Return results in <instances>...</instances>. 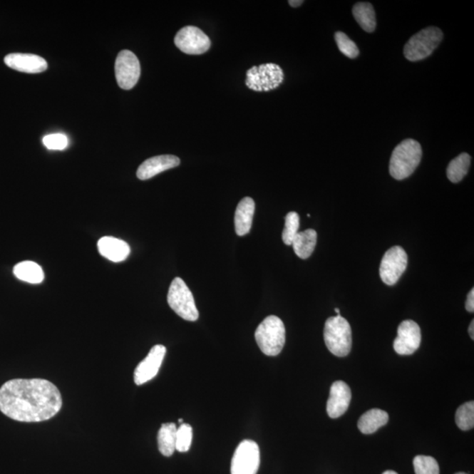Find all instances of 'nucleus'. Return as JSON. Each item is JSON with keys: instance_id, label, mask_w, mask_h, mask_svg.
I'll list each match as a JSON object with an SVG mask.
<instances>
[{"instance_id": "obj_1", "label": "nucleus", "mask_w": 474, "mask_h": 474, "mask_svg": "<svg viewBox=\"0 0 474 474\" xmlns=\"http://www.w3.org/2000/svg\"><path fill=\"white\" fill-rule=\"evenodd\" d=\"M59 389L44 378H14L0 388V411L21 423H41L62 408Z\"/></svg>"}, {"instance_id": "obj_2", "label": "nucleus", "mask_w": 474, "mask_h": 474, "mask_svg": "<svg viewBox=\"0 0 474 474\" xmlns=\"http://www.w3.org/2000/svg\"><path fill=\"white\" fill-rule=\"evenodd\" d=\"M423 150L414 139L398 144L390 159L389 172L394 180H403L411 176L422 160Z\"/></svg>"}, {"instance_id": "obj_3", "label": "nucleus", "mask_w": 474, "mask_h": 474, "mask_svg": "<svg viewBox=\"0 0 474 474\" xmlns=\"http://www.w3.org/2000/svg\"><path fill=\"white\" fill-rule=\"evenodd\" d=\"M255 339L264 354L279 355L286 344V328L282 320L276 316L265 318L257 329Z\"/></svg>"}, {"instance_id": "obj_4", "label": "nucleus", "mask_w": 474, "mask_h": 474, "mask_svg": "<svg viewBox=\"0 0 474 474\" xmlns=\"http://www.w3.org/2000/svg\"><path fill=\"white\" fill-rule=\"evenodd\" d=\"M324 341L332 354L346 356L352 346V332L350 324L339 316L329 317L325 322Z\"/></svg>"}, {"instance_id": "obj_5", "label": "nucleus", "mask_w": 474, "mask_h": 474, "mask_svg": "<svg viewBox=\"0 0 474 474\" xmlns=\"http://www.w3.org/2000/svg\"><path fill=\"white\" fill-rule=\"evenodd\" d=\"M443 37L442 30L436 26H428L421 30L406 43L405 58L411 62L427 58L441 43Z\"/></svg>"}, {"instance_id": "obj_6", "label": "nucleus", "mask_w": 474, "mask_h": 474, "mask_svg": "<svg viewBox=\"0 0 474 474\" xmlns=\"http://www.w3.org/2000/svg\"><path fill=\"white\" fill-rule=\"evenodd\" d=\"M168 304L178 316L185 321H195L199 318L195 298L191 290L180 278H175L170 284L168 297Z\"/></svg>"}, {"instance_id": "obj_7", "label": "nucleus", "mask_w": 474, "mask_h": 474, "mask_svg": "<svg viewBox=\"0 0 474 474\" xmlns=\"http://www.w3.org/2000/svg\"><path fill=\"white\" fill-rule=\"evenodd\" d=\"M284 73L282 68L274 63L254 66L247 71L246 86L256 92H269L282 85Z\"/></svg>"}, {"instance_id": "obj_8", "label": "nucleus", "mask_w": 474, "mask_h": 474, "mask_svg": "<svg viewBox=\"0 0 474 474\" xmlns=\"http://www.w3.org/2000/svg\"><path fill=\"white\" fill-rule=\"evenodd\" d=\"M260 465V450L256 442L244 440L235 451L231 474H257Z\"/></svg>"}, {"instance_id": "obj_9", "label": "nucleus", "mask_w": 474, "mask_h": 474, "mask_svg": "<svg viewBox=\"0 0 474 474\" xmlns=\"http://www.w3.org/2000/svg\"><path fill=\"white\" fill-rule=\"evenodd\" d=\"M408 262V254L401 246L386 250L379 267L382 282L388 286L396 284L407 269Z\"/></svg>"}, {"instance_id": "obj_10", "label": "nucleus", "mask_w": 474, "mask_h": 474, "mask_svg": "<svg viewBox=\"0 0 474 474\" xmlns=\"http://www.w3.org/2000/svg\"><path fill=\"white\" fill-rule=\"evenodd\" d=\"M141 75V66L134 53L123 51L115 61V78L123 90H131L138 83Z\"/></svg>"}, {"instance_id": "obj_11", "label": "nucleus", "mask_w": 474, "mask_h": 474, "mask_svg": "<svg viewBox=\"0 0 474 474\" xmlns=\"http://www.w3.org/2000/svg\"><path fill=\"white\" fill-rule=\"evenodd\" d=\"M176 46L188 55H202L211 47V41L202 30L188 26L177 32L174 39Z\"/></svg>"}, {"instance_id": "obj_12", "label": "nucleus", "mask_w": 474, "mask_h": 474, "mask_svg": "<svg viewBox=\"0 0 474 474\" xmlns=\"http://www.w3.org/2000/svg\"><path fill=\"white\" fill-rule=\"evenodd\" d=\"M422 342L419 325L412 320L401 322L398 328V336L393 341V349L400 355H411L418 350Z\"/></svg>"}, {"instance_id": "obj_13", "label": "nucleus", "mask_w": 474, "mask_h": 474, "mask_svg": "<svg viewBox=\"0 0 474 474\" xmlns=\"http://www.w3.org/2000/svg\"><path fill=\"white\" fill-rule=\"evenodd\" d=\"M165 354L166 348L164 345L157 344L151 348L149 354L135 368L134 381L136 385L145 384L157 376Z\"/></svg>"}, {"instance_id": "obj_14", "label": "nucleus", "mask_w": 474, "mask_h": 474, "mask_svg": "<svg viewBox=\"0 0 474 474\" xmlns=\"http://www.w3.org/2000/svg\"><path fill=\"white\" fill-rule=\"evenodd\" d=\"M351 401L350 386L344 381L334 382L327 403V413L333 419L339 418L347 411Z\"/></svg>"}, {"instance_id": "obj_15", "label": "nucleus", "mask_w": 474, "mask_h": 474, "mask_svg": "<svg viewBox=\"0 0 474 474\" xmlns=\"http://www.w3.org/2000/svg\"><path fill=\"white\" fill-rule=\"evenodd\" d=\"M4 61L11 69L25 73H41L48 69L46 60L37 55L13 53L7 55Z\"/></svg>"}, {"instance_id": "obj_16", "label": "nucleus", "mask_w": 474, "mask_h": 474, "mask_svg": "<svg viewBox=\"0 0 474 474\" xmlns=\"http://www.w3.org/2000/svg\"><path fill=\"white\" fill-rule=\"evenodd\" d=\"M180 164V158L176 155H158V157L151 158L144 161L139 166L136 176L141 180H150V178L165 172V170L175 168Z\"/></svg>"}, {"instance_id": "obj_17", "label": "nucleus", "mask_w": 474, "mask_h": 474, "mask_svg": "<svg viewBox=\"0 0 474 474\" xmlns=\"http://www.w3.org/2000/svg\"><path fill=\"white\" fill-rule=\"evenodd\" d=\"M98 249L101 256L115 263L127 259L130 254V245L126 242L112 237H102L98 242Z\"/></svg>"}, {"instance_id": "obj_18", "label": "nucleus", "mask_w": 474, "mask_h": 474, "mask_svg": "<svg viewBox=\"0 0 474 474\" xmlns=\"http://www.w3.org/2000/svg\"><path fill=\"white\" fill-rule=\"evenodd\" d=\"M255 213V202L249 197L239 202L235 214V227L239 237H244L252 230L253 215Z\"/></svg>"}, {"instance_id": "obj_19", "label": "nucleus", "mask_w": 474, "mask_h": 474, "mask_svg": "<svg viewBox=\"0 0 474 474\" xmlns=\"http://www.w3.org/2000/svg\"><path fill=\"white\" fill-rule=\"evenodd\" d=\"M389 416L388 413L381 409L373 408L367 411L360 417L358 422L359 431L363 434H373L379 428L386 426L388 423Z\"/></svg>"}, {"instance_id": "obj_20", "label": "nucleus", "mask_w": 474, "mask_h": 474, "mask_svg": "<svg viewBox=\"0 0 474 474\" xmlns=\"http://www.w3.org/2000/svg\"><path fill=\"white\" fill-rule=\"evenodd\" d=\"M317 242L316 231L312 229L298 232L292 245L295 254L302 259H306L312 255Z\"/></svg>"}, {"instance_id": "obj_21", "label": "nucleus", "mask_w": 474, "mask_h": 474, "mask_svg": "<svg viewBox=\"0 0 474 474\" xmlns=\"http://www.w3.org/2000/svg\"><path fill=\"white\" fill-rule=\"evenodd\" d=\"M14 274L22 282L30 284H40L44 279L43 269L32 261H24L15 265Z\"/></svg>"}, {"instance_id": "obj_22", "label": "nucleus", "mask_w": 474, "mask_h": 474, "mask_svg": "<svg viewBox=\"0 0 474 474\" xmlns=\"http://www.w3.org/2000/svg\"><path fill=\"white\" fill-rule=\"evenodd\" d=\"M177 428L175 423H168L162 424L158 431V450L165 457L172 456L176 450Z\"/></svg>"}, {"instance_id": "obj_23", "label": "nucleus", "mask_w": 474, "mask_h": 474, "mask_svg": "<svg viewBox=\"0 0 474 474\" xmlns=\"http://www.w3.org/2000/svg\"><path fill=\"white\" fill-rule=\"evenodd\" d=\"M355 20L367 33L374 32L376 29V14L371 4L367 2L356 3L352 9Z\"/></svg>"}, {"instance_id": "obj_24", "label": "nucleus", "mask_w": 474, "mask_h": 474, "mask_svg": "<svg viewBox=\"0 0 474 474\" xmlns=\"http://www.w3.org/2000/svg\"><path fill=\"white\" fill-rule=\"evenodd\" d=\"M470 165H471V157L468 153H462L454 158L447 167V177L453 183H458L468 174Z\"/></svg>"}, {"instance_id": "obj_25", "label": "nucleus", "mask_w": 474, "mask_h": 474, "mask_svg": "<svg viewBox=\"0 0 474 474\" xmlns=\"http://www.w3.org/2000/svg\"><path fill=\"white\" fill-rule=\"evenodd\" d=\"M455 422L461 431H470L474 426V401H468L458 408Z\"/></svg>"}, {"instance_id": "obj_26", "label": "nucleus", "mask_w": 474, "mask_h": 474, "mask_svg": "<svg viewBox=\"0 0 474 474\" xmlns=\"http://www.w3.org/2000/svg\"><path fill=\"white\" fill-rule=\"evenodd\" d=\"M416 474H440L438 463L434 458L418 455L413 461Z\"/></svg>"}, {"instance_id": "obj_27", "label": "nucleus", "mask_w": 474, "mask_h": 474, "mask_svg": "<svg viewBox=\"0 0 474 474\" xmlns=\"http://www.w3.org/2000/svg\"><path fill=\"white\" fill-rule=\"evenodd\" d=\"M299 216L295 212H290L286 216V222L282 233V240L286 245H292V242L299 232Z\"/></svg>"}, {"instance_id": "obj_28", "label": "nucleus", "mask_w": 474, "mask_h": 474, "mask_svg": "<svg viewBox=\"0 0 474 474\" xmlns=\"http://www.w3.org/2000/svg\"><path fill=\"white\" fill-rule=\"evenodd\" d=\"M335 39L336 41L337 47L339 51L343 53L347 58L354 59L358 58L359 55V49L356 46L354 41L350 39L343 32H336L335 34Z\"/></svg>"}, {"instance_id": "obj_29", "label": "nucleus", "mask_w": 474, "mask_h": 474, "mask_svg": "<svg viewBox=\"0 0 474 474\" xmlns=\"http://www.w3.org/2000/svg\"><path fill=\"white\" fill-rule=\"evenodd\" d=\"M192 441V428L190 424L182 423L177 428L176 450L187 453L191 447Z\"/></svg>"}, {"instance_id": "obj_30", "label": "nucleus", "mask_w": 474, "mask_h": 474, "mask_svg": "<svg viewBox=\"0 0 474 474\" xmlns=\"http://www.w3.org/2000/svg\"><path fill=\"white\" fill-rule=\"evenodd\" d=\"M68 138L63 134H52L45 136L43 144L51 150H63L68 147Z\"/></svg>"}, {"instance_id": "obj_31", "label": "nucleus", "mask_w": 474, "mask_h": 474, "mask_svg": "<svg viewBox=\"0 0 474 474\" xmlns=\"http://www.w3.org/2000/svg\"><path fill=\"white\" fill-rule=\"evenodd\" d=\"M465 309L470 313L474 312V289L469 292L468 295V299H466L465 302Z\"/></svg>"}, {"instance_id": "obj_32", "label": "nucleus", "mask_w": 474, "mask_h": 474, "mask_svg": "<svg viewBox=\"0 0 474 474\" xmlns=\"http://www.w3.org/2000/svg\"><path fill=\"white\" fill-rule=\"evenodd\" d=\"M468 331H469L470 337H471V339L473 340L474 339V321L473 320L471 321V324H470Z\"/></svg>"}, {"instance_id": "obj_33", "label": "nucleus", "mask_w": 474, "mask_h": 474, "mask_svg": "<svg viewBox=\"0 0 474 474\" xmlns=\"http://www.w3.org/2000/svg\"><path fill=\"white\" fill-rule=\"evenodd\" d=\"M288 3L290 4L291 6L298 7V6L302 5L303 1H302V0H298V1H295V0H294V1H293V0H290V1H288Z\"/></svg>"}, {"instance_id": "obj_34", "label": "nucleus", "mask_w": 474, "mask_h": 474, "mask_svg": "<svg viewBox=\"0 0 474 474\" xmlns=\"http://www.w3.org/2000/svg\"><path fill=\"white\" fill-rule=\"evenodd\" d=\"M382 474H398V473L396 472L391 471V470H388V471H386Z\"/></svg>"}, {"instance_id": "obj_35", "label": "nucleus", "mask_w": 474, "mask_h": 474, "mask_svg": "<svg viewBox=\"0 0 474 474\" xmlns=\"http://www.w3.org/2000/svg\"><path fill=\"white\" fill-rule=\"evenodd\" d=\"M335 311H336V313L337 314V316H339V314H340V310H339V309H337V308H336V309H335Z\"/></svg>"}, {"instance_id": "obj_36", "label": "nucleus", "mask_w": 474, "mask_h": 474, "mask_svg": "<svg viewBox=\"0 0 474 474\" xmlns=\"http://www.w3.org/2000/svg\"><path fill=\"white\" fill-rule=\"evenodd\" d=\"M178 423H180V424L183 423V419L178 420Z\"/></svg>"}, {"instance_id": "obj_37", "label": "nucleus", "mask_w": 474, "mask_h": 474, "mask_svg": "<svg viewBox=\"0 0 474 474\" xmlns=\"http://www.w3.org/2000/svg\"><path fill=\"white\" fill-rule=\"evenodd\" d=\"M455 474H468V473L460 472V473H455Z\"/></svg>"}]
</instances>
